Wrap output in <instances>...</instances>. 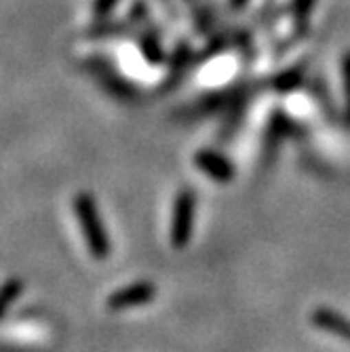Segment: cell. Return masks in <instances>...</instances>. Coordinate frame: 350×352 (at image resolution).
<instances>
[{"label":"cell","instance_id":"1","mask_svg":"<svg viewBox=\"0 0 350 352\" xmlns=\"http://www.w3.org/2000/svg\"><path fill=\"white\" fill-rule=\"evenodd\" d=\"M74 211H76L80 230H83V236L91 255L95 260H108L112 247H110L108 230L102 223L98 205H95V199L91 195H78L74 199Z\"/></svg>","mask_w":350,"mask_h":352},{"label":"cell","instance_id":"2","mask_svg":"<svg viewBox=\"0 0 350 352\" xmlns=\"http://www.w3.org/2000/svg\"><path fill=\"white\" fill-rule=\"evenodd\" d=\"M195 213H197V195L193 188H182L173 201L171 213V245L184 249L190 243L195 230Z\"/></svg>","mask_w":350,"mask_h":352},{"label":"cell","instance_id":"3","mask_svg":"<svg viewBox=\"0 0 350 352\" xmlns=\"http://www.w3.org/2000/svg\"><path fill=\"white\" fill-rule=\"evenodd\" d=\"M156 296V287L148 280H138V283H131L122 287V289L110 294L108 298V308L114 310V312H120V310H129V308H138V306H144L148 302H152Z\"/></svg>","mask_w":350,"mask_h":352},{"label":"cell","instance_id":"4","mask_svg":"<svg viewBox=\"0 0 350 352\" xmlns=\"http://www.w3.org/2000/svg\"><path fill=\"white\" fill-rule=\"evenodd\" d=\"M310 321L316 329L321 331H327L331 336H338L342 338L344 342L350 344V318L331 310V308H316L312 314H310Z\"/></svg>","mask_w":350,"mask_h":352},{"label":"cell","instance_id":"5","mask_svg":"<svg viewBox=\"0 0 350 352\" xmlns=\"http://www.w3.org/2000/svg\"><path fill=\"white\" fill-rule=\"evenodd\" d=\"M195 163L197 167L209 175L211 179L215 182H230L234 177V167L232 163L228 161L226 156H221L213 150H201L197 156H195Z\"/></svg>","mask_w":350,"mask_h":352},{"label":"cell","instance_id":"6","mask_svg":"<svg viewBox=\"0 0 350 352\" xmlns=\"http://www.w3.org/2000/svg\"><path fill=\"white\" fill-rule=\"evenodd\" d=\"M23 285L19 280H9L3 289H0V316L7 312V308L21 296Z\"/></svg>","mask_w":350,"mask_h":352},{"label":"cell","instance_id":"7","mask_svg":"<svg viewBox=\"0 0 350 352\" xmlns=\"http://www.w3.org/2000/svg\"><path fill=\"white\" fill-rule=\"evenodd\" d=\"M342 76H344V95H346V116H348V122H350V53L344 55Z\"/></svg>","mask_w":350,"mask_h":352},{"label":"cell","instance_id":"8","mask_svg":"<svg viewBox=\"0 0 350 352\" xmlns=\"http://www.w3.org/2000/svg\"><path fill=\"white\" fill-rule=\"evenodd\" d=\"M312 5H314V0H294V17L300 25L306 23V17L310 15Z\"/></svg>","mask_w":350,"mask_h":352},{"label":"cell","instance_id":"9","mask_svg":"<svg viewBox=\"0 0 350 352\" xmlns=\"http://www.w3.org/2000/svg\"><path fill=\"white\" fill-rule=\"evenodd\" d=\"M120 3V0H95L93 3V13L98 17H106L108 13H112V9Z\"/></svg>","mask_w":350,"mask_h":352},{"label":"cell","instance_id":"10","mask_svg":"<svg viewBox=\"0 0 350 352\" xmlns=\"http://www.w3.org/2000/svg\"><path fill=\"white\" fill-rule=\"evenodd\" d=\"M245 3H247V0H232V5H234V7H243Z\"/></svg>","mask_w":350,"mask_h":352}]
</instances>
